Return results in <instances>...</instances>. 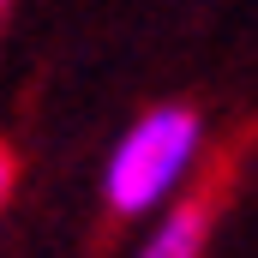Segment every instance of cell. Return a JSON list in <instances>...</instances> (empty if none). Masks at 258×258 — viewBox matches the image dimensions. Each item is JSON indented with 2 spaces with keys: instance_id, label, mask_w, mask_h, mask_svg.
Returning a JSON list of instances; mask_svg holds the SVG:
<instances>
[{
  "instance_id": "cell-1",
  "label": "cell",
  "mask_w": 258,
  "mask_h": 258,
  "mask_svg": "<svg viewBox=\"0 0 258 258\" xmlns=\"http://www.w3.org/2000/svg\"><path fill=\"white\" fill-rule=\"evenodd\" d=\"M198 126L192 108H150L144 120H132L126 138L114 144L108 168H102V198L114 216H150L180 192L186 168L198 162Z\"/></svg>"
},
{
  "instance_id": "cell-2",
  "label": "cell",
  "mask_w": 258,
  "mask_h": 258,
  "mask_svg": "<svg viewBox=\"0 0 258 258\" xmlns=\"http://www.w3.org/2000/svg\"><path fill=\"white\" fill-rule=\"evenodd\" d=\"M204 228H210V204H204V198H186V204H174V210L144 234V246L132 258H198L204 252Z\"/></svg>"
},
{
  "instance_id": "cell-3",
  "label": "cell",
  "mask_w": 258,
  "mask_h": 258,
  "mask_svg": "<svg viewBox=\"0 0 258 258\" xmlns=\"http://www.w3.org/2000/svg\"><path fill=\"white\" fill-rule=\"evenodd\" d=\"M6 192H12V156L0 150V204H6Z\"/></svg>"
},
{
  "instance_id": "cell-4",
  "label": "cell",
  "mask_w": 258,
  "mask_h": 258,
  "mask_svg": "<svg viewBox=\"0 0 258 258\" xmlns=\"http://www.w3.org/2000/svg\"><path fill=\"white\" fill-rule=\"evenodd\" d=\"M0 12H6V0H0Z\"/></svg>"
}]
</instances>
